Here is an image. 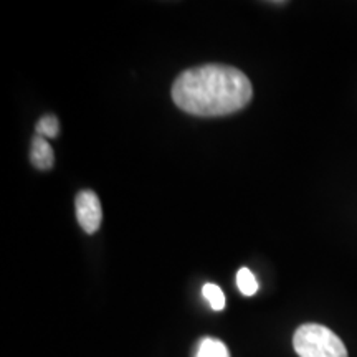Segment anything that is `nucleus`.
Returning <instances> with one entry per match:
<instances>
[{"instance_id":"obj_1","label":"nucleus","mask_w":357,"mask_h":357,"mask_svg":"<svg viewBox=\"0 0 357 357\" xmlns=\"http://www.w3.org/2000/svg\"><path fill=\"white\" fill-rule=\"evenodd\" d=\"M247 75L227 65H204L182 71L172 84V100L185 113L200 118L229 116L252 101Z\"/></svg>"},{"instance_id":"obj_2","label":"nucleus","mask_w":357,"mask_h":357,"mask_svg":"<svg viewBox=\"0 0 357 357\" xmlns=\"http://www.w3.org/2000/svg\"><path fill=\"white\" fill-rule=\"evenodd\" d=\"M293 346L300 357H347L344 342L323 324L300 326L293 336Z\"/></svg>"},{"instance_id":"obj_3","label":"nucleus","mask_w":357,"mask_h":357,"mask_svg":"<svg viewBox=\"0 0 357 357\" xmlns=\"http://www.w3.org/2000/svg\"><path fill=\"white\" fill-rule=\"evenodd\" d=\"M75 208H77V218L79 227L86 234H95L101 227L102 222V208L98 195L93 190H82L75 200Z\"/></svg>"},{"instance_id":"obj_4","label":"nucleus","mask_w":357,"mask_h":357,"mask_svg":"<svg viewBox=\"0 0 357 357\" xmlns=\"http://www.w3.org/2000/svg\"><path fill=\"white\" fill-rule=\"evenodd\" d=\"M30 159L32 164L40 171H48L53 167L55 162V155H53L52 146L48 144V141L42 136H35L32 141V153H30Z\"/></svg>"},{"instance_id":"obj_5","label":"nucleus","mask_w":357,"mask_h":357,"mask_svg":"<svg viewBox=\"0 0 357 357\" xmlns=\"http://www.w3.org/2000/svg\"><path fill=\"white\" fill-rule=\"evenodd\" d=\"M194 357H230V352L220 339L202 337L195 346Z\"/></svg>"},{"instance_id":"obj_6","label":"nucleus","mask_w":357,"mask_h":357,"mask_svg":"<svg viewBox=\"0 0 357 357\" xmlns=\"http://www.w3.org/2000/svg\"><path fill=\"white\" fill-rule=\"evenodd\" d=\"M236 287H238L240 293L245 294V296H253L258 291L257 278L248 268H240L238 270V273H236Z\"/></svg>"},{"instance_id":"obj_7","label":"nucleus","mask_w":357,"mask_h":357,"mask_svg":"<svg viewBox=\"0 0 357 357\" xmlns=\"http://www.w3.org/2000/svg\"><path fill=\"white\" fill-rule=\"evenodd\" d=\"M202 294L213 311H222L225 307V294H223V291L217 284L205 283L202 288Z\"/></svg>"},{"instance_id":"obj_8","label":"nucleus","mask_w":357,"mask_h":357,"mask_svg":"<svg viewBox=\"0 0 357 357\" xmlns=\"http://www.w3.org/2000/svg\"><path fill=\"white\" fill-rule=\"evenodd\" d=\"M58 132H60V123L53 114L43 116L37 123V136L48 139V137H56Z\"/></svg>"}]
</instances>
